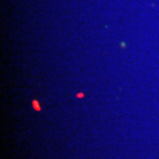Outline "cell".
Masks as SVG:
<instances>
[{"label":"cell","instance_id":"7a4b0ae2","mask_svg":"<svg viewBox=\"0 0 159 159\" xmlns=\"http://www.w3.org/2000/svg\"><path fill=\"white\" fill-rule=\"evenodd\" d=\"M83 95H83L82 93H79V94L77 95V96H78V97H83Z\"/></svg>","mask_w":159,"mask_h":159},{"label":"cell","instance_id":"6da1fadb","mask_svg":"<svg viewBox=\"0 0 159 159\" xmlns=\"http://www.w3.org/2000/svg\"><path fill=\"white\" fill-rule=\"evenodd\" d=\"M33 107L35 108V111H40V110H41L39 103H38L37 101H35H35H33Z\"/></svg>","mask_w":159,"mask_h":159}]
</instances>
